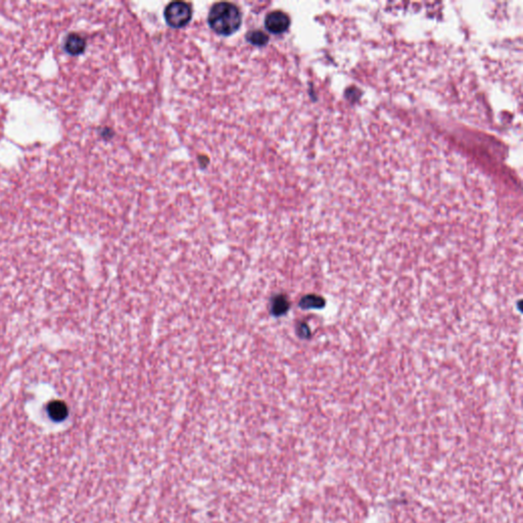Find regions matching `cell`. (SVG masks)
<instances>
[{"label":"cell","instance_id":"obj_6","mask_svg":"<svg viewBox=\"0 0 523 523\" xmlns=\"http://www.w3.org/2000/svg\"><path fill=\"white\" fill-rule=\"evenodd\" d=\"M246 40L248 43L255 45V46H258V47H262V46H265L268 41H269V36L264 33L263 31H258V30H254V31H251V32H247L246 36H245Z\"/></svg>","mask_w":523,"mask_h":523},{"label":"cell","instance_id":"obj_4","mask_svg":"<svg viewBox=\"0 0 523 523\" xmlns=\"http://www.w3.org/2000/svg\"><path fill=\"white\" fill-rule=\"evenodd\" d=\"M64 48L71 54H81L86 48V40L79 34H70L65 39Z\"/></svg>","mask_w":523,"mask_h":523},{"label":"cell","instance_id":"obj_8","mask_svg":"<svg viewBox=\"0 0 523 523\" xmlns=\"http://www.w3.org/2000/svg\"><path fill=\"white\" fill-rule=\"evenodd\" d=\"M322 305H324V302L320 298L315 297L305 298L301 302L302 308H319Z\"/></svg>","mask_w":523,"mask_h":523},{"label":"cell","instance_id":"obj_2","mask_svg":"<svg viewBox=\"0 0 523 523\" xmlns=\"http://www.w3.org/2000/svg\"><path fill=\"white\" fill-rule=\"evenodd\" d=\"M166 22L174 29H180L188 25L192 18V8L184 1L170 2L164 11Z\"/></svg>","mask_w":523,"mask_h":523},{"label":"cell","instance_id":"obj_5","mask_svg":"<svg viewBox=\"0 0 523 523\" xmlns=\"http://www.w3.org/2000/svg\"><path fill=\"white\" fill-rule=\"evenodd\" d=\"M48 416L56 422H60L67 417V407L61 401H52L47 405Z\"/></svg>","mask_w":523,"mask_h":523},{"label":"cell","instance_id":"obj_3","mask_svg":"<svg viewBox=\"0 0 523 523\" xmlns=\"http://www.w3.org/2000/svg\"><path fill=\"white\" fill-rule=\"evenodd\" d=\"M264 22L268 32L274 35H280L288 30L290 19L285 12L275 10L266 15Z\"/></svg>","mask_w":523,"mask_h":523},{"label":"cell","instance_id":"obj_1","mask_svg":"<svg viewBox=\"0 0 523 523\" xmlns=\"http://www.w3.org/2000/svg\"><path fill=\"white\" fill-rule=\"evenodd\" d=\"M208 22L216 34L230 36L237 32L241 26L240 9L231 2L215 3L209 11Z\"/></svg>","mask_w":523,"mask_h":523},{"label":"cell","instance_id":"obj_7","mask_svg":"<svg viewBox=\"0 0 523 523\" xmlns=\"http://www.w3.org/2000/svg\"><path fill=\"white\" fill-rule=\"evenodd\" d=\"M289 308V304L286 300L285 297H277L273 300V303H272V314H274L275 316H280L282 314H284L285 312H287Z\"/></svg>","mask_w":523,"mask_h":523}]
</instances>
